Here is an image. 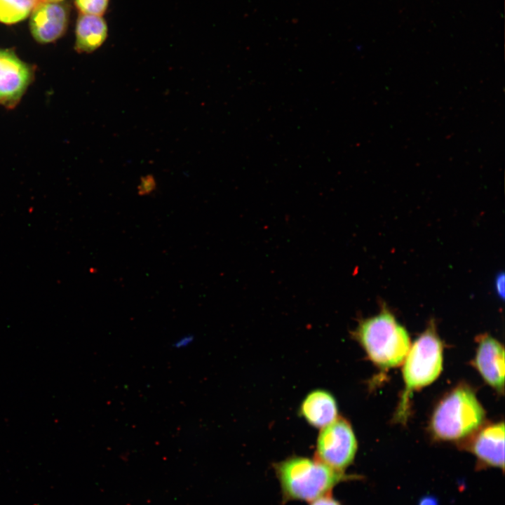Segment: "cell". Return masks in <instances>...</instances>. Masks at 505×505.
<instances>
[{"instance_id": "obj_1", "label": "cell", "mask_w": 505, "mask_h": 505, "mask_svg": "<svg viewBox=\"0 0 505 505\" xmlns=\"http://www.w3.org/2000/svg\"><path fill=\"white\" fill-rule=\"evenodd\" d=\"M278 481L282 504L299 501L311 502L331 494L339 483L353 478L316 459L291 456L273 464Z\"/></svg>"}, {"instance_id": "obj_2", "label": "cell", "mask_w": 505, "mask_h": 505, "mask_svg": "<svg viewBox=\"0 0 505 505\" xmlns=\"http://www.w3.org/2000/svg\"><path fill=\"white\" fill-rule=\"evenodd\" d=\"M354 335L369 358L382 368L401 364L410 348L407 331L386 309L361 321Z\"/></svg>"}, {"instance_id": "obj_3", "label": "cell", "mask_w": 505, "mask_h": 505, "mask_svg": "<svg viewBox=\"0 0 505 505\" xmlns=\"http://www.w3.org/2000/svg\"><path fill=\"white\" fill-rule=\"evenodd\" d=\"M485 411L474 393L458 386L446 396L436 408L431 427L443 440H457L475 432L482 424Z\"/></svg>"}, {"instance_id": "obj_4", "label": "cell", "mask_w": 505, "mask_h": 505, "mask_svg": "<svg viewBox=\"0 0 505 505\" xmlns=\"http://www.w3.org/2000/svg\"><path fill=\"white\" fill-rule=\"evenodd\" d=\"M443 367V346L433 326H430L410 346L404 360L405 391L396 417L404 419L411 392L433 382Z\"/></svg>"}, {"instance_id": "obj_5", "label": "cell", "mask_w": 505, "mask_h": 505, "mask_svg": "<svg viewBox=\"0 0 505 505\" xmlns=\"http://www.w3.org/2000/svg\"><path fill=\"white\" fill-rule=\"evenodd\" d=\"M357 451V440L349 422L338 417L321 429L318 434L315 459L339 471L353 462Z\"/></svg>"}, {"instance_id": "obj_6", "label": "cell", "mask_w": 505, "mask_h": 505, "mask_svg": "<svg viewBox=\"0 0 505 505\" xmlns=\"http://www.w3.org/2000/svg\"><path fill=\"white\" fill-rule=\"evenodd\" d=\"M32 79V72L27 64L13 51L0 49V105L15 106Z\"/></svg>"}, {"instance_id": "obj_7", "label": "cell", "mask_w": 505, "mask_h": 505, "mask_svg": "<svg viewBox=\"0 0 505 505\" xmlns=\"http://www.w3.org/2000/svg\"><path fill=\"white\" fill-rule=\"evenodd\" d=\"M68 11L58 3H38L32 12L29 28L34 39L41 43L53 42L66 31Z\"/></svg>"}, {"instance_id": "obj_8", "label": "cell", "mask_w": 505, "mask_h": 505, "mask_svg": "<svg viewBox=\"0 0 505 505\" xmlns=\"http://www.w3.org/2000/svg\"><path fill=\"white\" fill-rule=\"evenodd\" d=\"M475 365L484 380L499 392L504 387V349L488 335L479 337Z\"/></svg>"}, {"instance_id": "obj_9", "label": "cell", "mask_w": 505, "mask_h": 505, "mask_svg": "<svg viewBox=\"0 0 505 505\" xmlns=\"http://www.w3.org/2000/svg\"><path fill=\"white\" fill-rule=\"evenodd\" d=\"M472 450L485 464L504 469V423L494 424L480 430L473 440Z\"/></svg>"}, {"instance_id": "obj_10", "label": "cell", "mask_w": 505, "mask_h": 505, "mask_svg": "<svg viewBox=\"0 0 505 505\" xmlns=\"http://www.w3.org/2000/svg\"><path fill=\"white\" fill-rule=\"evenodd\" d=\"M300 415L311 426L323 428L337 418V405L328 391L317 389L310 392L303 400Z\"/></svg>"}, {"instance_id": "obj_11", "label": "cell", "mask_w": 505, "mask_h": 505, "mask_svg": "<svg viewBox=\"0 0 505 505\" xmlns=\"http://www.w3.org/2000/svg\"><path fill=\"white\" fill-rule=\"evenodd\" d=\"M75 48L79 53H89L105 41L108 28L102 16L81 14L76 24Z\"/></svg>"}, {"instance_id": "obj_12", "label": "cell", "mask_w": 505, "mask_h": 505, "mask_svg": "<svg viewBox=\"0 0 505 505\" xmlns=\"http://www.w3.org/2000/svg\"><path fill=\"white\" fill-rule=\"evenodd\" d=\"M38 0H0V22L14 24L25 20Z\"/></svg>"}, {"instance_id": "obj_13", "label": "cell", "mask_w": 505, "mask_h": 505, "mask_svg": "<svg viewBox=\"0 0 505 505\" xmlns=\"http://www.w3.org/2000/svg\"><path fill=\"white\" fill-rule=\"evenodd\" d=\"M109 0H75L81 14L102 16L107 10Z\"/></svg>"}, {"instance_id": "obj_14", "label": "cell", "mask_w": 505, "mask_h": 505, "mask_svg": "<svg viewBox=\"0 0 505 505\" xmlns=\"http://www.w3.org/2000/svg\"><path fill=\"white\" fill-rule=\"evenodd\" d=\"M156 187L155 179L152 175H148L141 178L137 187V193L141 196L149 195L156 189Z\"/></svg>"}, {"instance_id": "obj_15", "label": "cell", "mask_w": 505, "mask_h": 505, "mask_svg": "<svg viewBox=\"0 0 505 505\" xmlns=\"http://www.w3.org/2000/svg\"><path fill=\"white\" fill-rule=\"evenodd\" d=\"M194 341V335L187 334L179 337L173 343V347L177 349H184L190 346Z\"/></svg>"}, {"instance_id": "obj_16", "label": "cell", "mask_w": 505, "mask_h": 505, "mask_svg": "<svg viewBox=\"0 0 505 505\" xmlns=\"http://www.w3.org/2000/svg\"><path fill=\"white\" fill-rule=\"evenodd\" d=\"M309 505H342L341 503L335 499L332 494H329L319 497L314 501L310 502Z\"/></svg>"}, {"instance_id": "obj_17", "label": "cell", "mask_w": 505, "mask_h": 505, "mask_svg": "<svg viewBox=\"0 0 505 505\" xmlns=\"http://www.w3.org/2000/svg\"><path fill=\"white\" fill-rule=\"evenodd\" d=\"M495 288L499 296L501 298L504 296V275L501 274L498 275L495 281Z\"/></svg>"}, {"instance_id": "obj_18", "label": "cell", "mask_w": 505, "mask_h": 505, "mask_svg": "<svg viewBox=\"0 0 505 505\" xmlns=\"http://www.w3.org/2000/svg\"><path fill=\"white\" fill-rule=\"evenodd\" d=\"M420 505H436V502L431 499H426L423 500Z\"/></svg>"}, {"instance_id": "obj_19", "label": "cell", "mask_w": 505, "mask_h": 505, "mask_svg": "<svg viewBox=\"0 0 505 505\" xmlns=\"http://www.w3.org/2000/svg\"><path fill=\"white\" fill-rule=\"evenodd\" d=\"M63 0H41V2L58 3Z\"/></svg>"}]
</instances>
